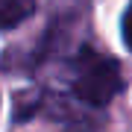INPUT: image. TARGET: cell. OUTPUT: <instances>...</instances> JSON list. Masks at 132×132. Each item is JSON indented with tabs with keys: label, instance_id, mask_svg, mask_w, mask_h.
Wrapping results in <instances>:
<instances>
[{
	"label": "cell",
	"instance_id": "obj_2",
	"mask_svg": "<svg viewBox=\"0 0 132 132\" xmlns=\"http://www.w3.org/2000/svg\"><path fill=\"white\" fill-rule=\"evenodd\" d=\"M35 0H0V29H12L32 15Z\"/></svg>",
	"mask_w": 132,
	"mask_h": 132
},
{
	"label": "cell",
	"instance_id": "obj_1",
	"mask_svg": "<svg viewBox=\"0 0 132 132\" xmlns=\"http://www.w3.org/2000/svg\"><path fill=\"white\" fill-rule=\"evenodd\" d=\"M120 68L112 59H103L100 53L82 50L76 62V79H73V94L91 106H109L120 91Z\"/></svg>",
	"mask_w": 132,
	"mask_h": 132
},
{
	"label": "cell",
	"instance_id": "obj_3",
	"mask_svg": "<svg viewBox=\"0 0 132 132\" xmlns=\"http://www.w3.org/2000/svg\"><path fill=\"white\" fill-rule=\"evenodd\" d=\"M123 41H126V47L132 50V6L126 9V15H123Z\"/></svg>",
	"mask_w": 132,
	"mask_h": 132
}]
</instances>
